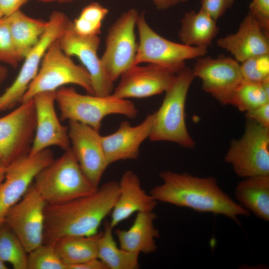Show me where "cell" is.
Listing matches in <instances>:
<instances>
[{
  "label": "cell",
  "instance_id": "cell-1",
  "mask_svg": "<svg viewBox=\"0 0 269 269\" xmlns=\"http://www.w3.org/2000/svg\"><path fill=\"white\" fill-rule=\"evenodd\" d=\"M119 195V182L105 183L92 194L57 205L47 204L43 243L61 239L97 234L103 220L111 213Z\"/></svg>",
  "mask_w": 269,
  "mask_h": 269
},
{
  "label": "cell",
  "instance_id": "cell-2",
  "mask_svg": "<svg viewBox=\"0 0 269 269\" xmlns=\"http://www.w3.org/2000/svg\"><path fill=\"white\" fill-rule=\"evenodd\" d=\"M159 176L161 184L149 192L157 202L222 215L235 221L239 216L251 214L222 190L213 177H200L170 170L162 171Z\"/></svg>",
  "mask_w": 269,
  "mask_h": 269
},
{
  "label": "cell",
  "instance_id": "cell-3",
  "mask_svg": "<svg viewBox=\"0 0 269 269\" xmlns=\"http://www.w3.org/2000/svg\"><path fill=\"white\" fill-rule=\"evenodd\" d=\"M56 104L61 121L78 122L99 132L104 119L111 115L135 118L138 110L129 99L106 96L80 94L72 87H62L55 92Z\"/></svg>",
  "mask_w": 269,
  "mask_h": 269
},
{
  "label": "cell",
  "instance_id": "cell-4",
  "mask_svg": "<svg viewBox=\"0 0 269 269\" xmlns=\"http://www.w3.org/2000/svg\"><path fill=\"white\" fill-rule=\"evenodd\" d=\"M195 78L192 69L185 66L176 74L154 119L149 139L152 141H169L192 149L195 143L187 128L185 103L189 88Z\"/></svg>",
  "mask_w": 269,
  "mask_h": 269
},
{
  "label": "cell",
  "instance_id": "cell-5",
  "mask_svg": "<svg viewBox=\"0 0 269 269\" xmlns=\"http://www.w3.org/2000/svg\"><path fill=\"white\" fill-rule=\"evenodd\" d=\"M32 184L48 205L64 203L98 188L83 173L70 148L41 170Z\"/></svg>",
  "mask_w": 269,
  "mask_h": 269
},
{
  "label": "cell",
  "instance_id": "cell-6",
  "mask_svg": "<svg viewBox=\"0 0 269 269\" xmlns=\"http://www.w3.org/2000/svg\"><path fill=\"white\" fill-rule=\"evenodd\" d=\"M69 84L78 85L88 94H93L89 73L83 66L76 64L71 57L64 53L57 39L47 50L38 73L21 102L32 99L39 93L56 92Z\"/></svg>",
  "mask_w": 269,
  "mask_h": 269
},
{
  "label": "cell",
  "instance_id": "cell-7",
  "mask_svg": "<svg viewBox=\"0 0 269 269\" xmlns=\"http://www.w3.org/2000/svg\"><path fill=\"white\" fill-rule=\"evenodd\" d=\"M136 26L139 41L134 65L143 63L155 64L176 74L185 67L187 60L207 53L208 49L188 46L161 36L148 24L144 12L139 13Z\"/></svg>",
  "mask_w": 269,
  "mask_h": 269
},
{
  "label": "cell",
  "instance_id": "cell-8",
  "mask_svg": "<svg viewBox=\"0 0 269 269\" xmlns=\"http://www.w3.org/2000/svg\"><path fill=\"white\" fill-rule=\"evenodd\" d=\"M224 160L242 178L269 175V128L246 118L243 135L232 140Z\"/></svg>",
  "mask_w": 269,
  "mask_h": 269
},
{
  "label": "cell",
  "instance_id": "cell-9",
  "mask_svg": "<svg viewBox=\"0 0 269 269\" xmlns=\"http://www.w3.org/2000/svg\"><path fill=\"white\" fill-rule=\"evenodd\" d=\"M69 20L62 12L55 11L51 13L45 31L24 57L22 65L14 80L0 95V113L21 103L29 85L38 73L47 50L60 37Z\"/></svg>",
  "mask_w": 269,
  "mask_h": 269
},
{
  "label": "cell",
  "instance_id": "cell-10",
  "mask_svg": "<svg viewBox=\"0 0 269 269\" xmlns=\"http://www.w3.org/2000/svg\"><path fill=\"white\" fill-rule=\"evenodd\" d=\"M138 15L136 9H129L108 29L105 49L100 58L107 74L114 82L134 65L137 47L135 28Z\"/></svg>",
  "mask_w": 269,
  "mask_h": 269
},
{
  "label": "cell",
  "instance_id": "cell-11",
  "mask_svg": "<svg viewBox=\"0 0 269 269\" xmlns=\"http://www.w3.org/2000/svg\"><path fill=\"white\" fill-rule=\"evenodd\" d=\"M36 128L33 99L0 118V160L7 165L14 160L29 154Z\"/></svg>",
  "mask_w": 269,
  "mask_h": 269
},
{
  "label": "cell",
  "instance_id": "cell-12",
  "mask_svg": "<svg viewBox=\"0 0 269 269\" xmlns=\"http://www.w3.org/2000/svg\"><path fill=\"white\" fill-rule=\"evenodd\" d=\"M53 159L52 151L47 148L21 156L6 166L0 183V225L4 223L8 211L22 198L37 174Z\"/></svg>",
  "mask_w": 269,
  "mask_h": 269
},
{
  "label": "cell",
  "instance_id": "cell-13",
  "mask_svg": "<svg viewBox=\"0 0 269 269\" xmlns=\"http://www.w3.org/2000/svg\"><path fill=\"white\" fill-rule=\"evenodd\" d=\"M202 81L203 90L223 105H231L235 92L243 79L240 63L232 57L203 56L192 69Z\"/></svg>",
  "mask_w": 269,
  "mask_h": 269
},
{
  "label": "cell",
  "instance_id": "cell-14",
  "mask_svg": "<svg viewBox=\"0 0 269 269\" xmlns=\"http://www.w3.org/2000/svg\"><path fill=\"white\" fill-rule=\"evenodd\" d=\"M46 205L32 184L5 216L4 223L19 239L28 253L43 243Z\"/></svg>",
  "mask_w": 269,
  "mask_h": 269
},
{
  "label": "cell",
  "instance_id": "cell-15",
  "mask_svg": "<svg viewBox=\"0 0 269 269\" xmlns=\"http://www.w3.org/2000/svg\"><path fill=\"white\" fill-rule=\"evenodd\" d=\"M60 46L67 55L76 57L89 74L93 94L106 96L113 93L114 82L107 74L98 55L99 35L82 36L74 30L69 20L58 38Z\"/></svg>",
  "mask_w": 269,
  "mask_h": 269
},
{
  "label": "cell",
  "instance_id": "cell-16",
  "mask_svg": "<svg viewBox=\"0 0 269 269\" xmlns=\"http://www.w3.org/2000/svg\"><path fill=\"white\" fill-rule=\"evenodd\" d=\"M70 149L82 172L89 180L99 187L109 166L103 148L99 132L76 122H69Z\"/></svg>",
  "mask_w": 269,
  "mask_h": 269
},
{
  "label": "cell",
  "instance_id": "cell-17",
  "mask_svg": "<svg viewBox=\"0 0 269 269\" xmlns=\"http://www.w3.org/2000/svg\"><path fill=\"white\" fill-rule=\"evenodd\" d=\"M175 77L176 74L157 65H135L121 75L112 94L125 99L150 97L165 92Z\"/></svg>",
  "mask_w": 269,
  "mask_h": 269
},
{
  "label": "cell",
  "instance_id": "cell-18",
  "mask_svg": "<svg viewBox=\"0 0 269 269\" xmlns=\"http://www.w3.org/2000/svg\"><path fill=\"white\" fill-rule=\"evenodd\" d=\"M36 128L29 154L55 146L64 151L70 148L68 127L63 125L55 109V92L38 94L33 97Z\"/></svg>",
  "mask_w": 269,
  "mask_h": 269
},
{
  "label": "cell",
  "instance_id": "cell-19",
  "mask_svg": "<svg viewBox=\"0 0 269 269\" xmlns=\"http://www.w3.org/2000/svg\"><path fill=\"white\" fill-rule=\"evenodd\" d=\"M153 119V113L149 114L134 126L128 121H123L114 133L102 135L103 148L109 165L118 161L138 158L141 144L149 137Z\"/></svg>",
  "mask_w": 269,
  "mask_h": 269
},
{
  "label": "cell",
  "instance_id": "cell-20",
  "mask_svg": "<svg viewBox=\"0 0 269 269\" xmlns=\"http://www.w3.org/2000/svg\"><path fill=\"white\" fill-rule=\"evenodd\" d=\"M217 44L230 52L239 63L258 56L269 54V34L249 12L235 33L219 38Z\"/></svg>",
  "mask_w": 269,
  "mask_h": 269
},
{
  "label": "cell",
  "instance_id": "cell-21",
  "mask_svg": "<svg viewBox=\"0 0 269 269\" xmlns=\"http://www.w3.org/2000/svg\"><path fill=\"white\" fill-rule=\"evenodd\" d=\"M119 182V195L111 212V226L114 229L134 213L152 211L157 202L141 188L138 176L127 170Z\"/></svg>",
  "mask_w": 269,
  "mask_h": 269
},
{
  "label": "cell",
  "instance_id": "cell-22",
  "mask_svg": "<svg viewBox=\"0 0 269 269\" xmlns=\"http://www.w3.org/2000/svg\"><path fill=\"white\" fill-rule=\"evenodd\" d=\"M156 214L152 211L137 213L132 226L127 230L115 231L122 249L131 252L149 254L156 250L155 239L159 231L154 226Z\"/></svg>",
  "mask_w": 269,
  "mask_h": 269
},
{
  "label": "cell",
  "instance_id": "cell-23",
  "mask_svg": "<svg viewBox=\"0 0 269 269\" xmlns=\"http://www.w3.org/2000/svg\"><path fill=\"white\" fill-rule=\"evenodd\" d=\"M235 197L250 213L269 221V175L243 178L236 185Z\"/></svg>",
  "mask_w": 269,
  "mask_h": 269
},
{
  "label": "cell",
  "instance_id": "cell-24",
  "mask_svg": "<svg viewBox=\"0 0 269 269\" xmlns=\"http://www.w3.org/2000/svg\"><path fill=\"white\" fill-rule=\"evenodd\" d=\"M219 30L216 20L200 9L184 14L178 37L181 43L187 46L208 49Z\"/></svg>",
  "mask_w": 269,
  "mask_h": 269
},
{
  "label": "cell",
  "instance_id": "cell-25",
  "mask_svg": "<svg viewBox=\"0 0 269 269\" xmlns=\"http://www.w3.org/2000/svg\"><path fill=\"white\" fill-rule=\"evenodd\" d=\"M6 16L16 51L22 60L45 31L48 20L31 17L20 10Z\"/></svg>",
  "mask_w": 269,
  "mask_h": 269
},
{
  "label": "cell",
  "instance_id": "cell-26",
  "mask_svg": "<svg viewBox=\"0 0 269 269\" xmlns=\"http://www.w3.org/2000/svg\"><path fill=\"white\" fill-rule=\"evenodd\" d=\"M104 227L103 231L99 233L98 258L108 269H138L140 254L124 250L117 246L109 221L105 222Z\"/></svg>",
  "mask_w": 269,
  "mask_h": 269
},
{
  "label": "cell",
  "instance_id": "cell-27",
  "mask_svg": "<svg viewBox=\"0 0 269 269\" xmlns=\"http://www.w3.org/2000/svg\"><path fill=\"white\" fill-rule=\"evenodd\" d=\"M99 233L90 236L66 237L52 244L67 269L98 258Z\"/></svg>",
  "mask_w": 269,
  "mask_h": 269
},
{
  "label": "cell",
  "instance_id": "cell-28",
  "mask_svg": "<svg viewBox=\"0 0 269 269\" xmlns=\"http://www.w3.org/2000/svg\"><path fill=\"white\" fill-rule=\"evenodd\" d=\"M268 102L269 77L261 83L243 80L235 92L231 105L246 113Z\"/></svg>",
  "mask_w": 269,
  "mask_h": 269
},
{
  "label": "cell",
  "instance_id": "cell-29",
  "mask_svg": "<svg viewBox=\"0 0 269 269\" xmlns=\"http://www.w3.org/2000/svg\"><path fill=\"white\" fill-rule=\"evenodd\" d=\"M27 254L11 229L5 223L0 225V259L14 269H27Z\"/></svg>",
  "mask_w": 269,
  "mask_h": 269
},
{
  "label": "cell",
  "instance_id": "cell-30",
  "mask_svg": "<svg viewBox=\"0 0 269 269\" xmlns=\"http://www.w3.org/2000/svg\"><path fill=\"white\" fill-rule=\"evenodd\" d=\"M108 12V9L99 2H91L85 6L72 21L73 28L82 36L99 35L101 32L102 22Z\"/></svg>",
  "mask_w": 269,
  "mask_h": 269
},
{
  "label": "cell",
  "instance_id": "cell-31",
  "mask_svg": "<svg viewBox=\"0 0 269 269\" xmlns=\"http://www.w3.org/2000/svg\"><path fill=\"white\" fill-rule=\"evenodd\" d=\"M27 269H67L52 244L43 243L28 253Z\"/></svg>",
  "mask_w": 269,
  "mask_h": 269
},
{
  "label": "cell",
  "instance_id": "cell-32",
  "mask_svg": "<svg viewBox=\"0 0 269 269\" xmlns=\"http://www.w3.org/2000/svg\"><path fill=\"white\" fill-rule=\"evenodd\" d=\"M240 66L243 80L261 83L269 77V54L248 59Z\"/></svg>",
  "mask_w": 269,
  "mask_h": 269
},
{
  "label": "cell",
  "instance_id": "cell-33",
  "mask_svg": "<svg viewBox=\"0 0 269 269\" xmlns=\"http://www.w3.org/2000/svg\"><path fill=\"white\" fill-rule=\"evenodd\" d=\"M21 60L16 51L6 16L0 18V61L16 67Z\"/></svg>",
  "mask_w": 269,
  "mask_h": 269
},
{
  "label": "cell",
  "instance_id": "cell-34",
  "mask_svg": "<svg viewBox=\"0 0 269 269\" xmlns=\"http://www.w3.org/2000/svg\"><path fill=\"white\" fill-rule=\"evenodd\" d=\"M249 9L250 12L258 21L264 30L269 31V0H252Z\"/></svg>",
  "mask_w": 269,
  "mask_h": 269
},
{
  "label": "cell",
  "instance_id": "cell-35",
  "mask_svg": "<svg viewBox=\"0 0 269 269\" xmlns=\"http://www.w3.org/2000/svg\"><path fill=\"white\" fill-rule=\"evenodd\" d=\"M235 0H202L200 9L217 20L230 8Z\"/></svg>",
  "mask_w": 269,
  "mask_h": 269
},
{
  "label": "cell",
  "instance_id": "cell-36",
  "mask_svg": "<svg viewBox=\"0 0 269 269\" xmlns=\"http://www.w3.org/2000/svg\"><path fill=\"white\" fill-rule=\"evenodd\" d=\"M246 118L262 127L269 128V102L245 113Z\"/></svg>",
  "mask_w": 269,
  "mask_h": 269
},
{
  "label": "cell",
  "instance_id": "cell-37",
  "mask_svg": "<svg viewBox=\"0 0 269 269\" xmlns=\"http://www.w3.org/2000/svg\"><path fill=\"white\" fill-rule=\"evenodd\" d=\"M29 0H0V9L4 16H8L20 10Z\"/></svg>",
  "mask_w": 269,
  "mask_h": 269
},
{
  "label": "cell",
  "instance_id": "cell-38",
  "mask_svg": "<svg viewBox=\"0 0 269 269\" xmlns=\"http://www.w3.org/2000/svg\"><path fill=\"white\" fill-rule=\"evenodd\" d=\"M70 269H108L99 259L95 258L82 264L71 267Z\"/></svg>",
  "mask_w": 269,
  "mask_h": 269
},
{
  "label": "cell",
  "instance_id": "cell-39",
  "mask_svg": "<svg viewBox=\"0 0 269 269\" xmlns=\"http://www.w3.org/2000/svg\"><path fill=\"white\" fill-rule=\"evenodd\" d=\"M155 6L158 9L165 10L168 9L180 3L187 1L188 0H151Z\"/></svg>",
  "mask_w": 269,
  "mask_h": 269
},
{
  "label": "cell",
  "instance_id": "cell-40",
  "mask_svg": "<svg viewBox=\"0 0 269 269\" xmlns=\"http://www.w3.org/2000/svg\"><path fill=\"white\" fill-rule=\"evenodd\" d=\"M7 75V69L0 64V84L6 79Z\"/></svg>",
  "mask_w": 269,
  "mask_h": 269
},
{
  "label": "cell",
  "instance_id": "cell-41",
  "mask_svg": "<svg viewBox=\"0 0 269 269\" xmlns=\"http://www.w3.org/2000/svg\"><path fill=\"white\" fill-rule=\"evenodd\" d=\"M6 166L0 160V183L4 179Z\"/></svg>",
  "mask_w": 269,
  "mask_h": 269
},
{
  "label": "cell",
  "instance_id": "cell-42",
  "mask_svg": "<svg viewBox=\"0 0 269 269\" xmlns=\"http://www.w3.org/2000/svg\"><path fill=\"white\" fill-rule=\"evenodd\" d=\"M42 2H69L75 0H37Z\"/></svg>",
  "mask_w": 269,
  "mask_h": 269
},
{
  "label": "cell",
  "instance_id": "cell-43",
  "mask_svg": "<svg viewBox=\"0 0 269 269\" xmlns=\"http://www.w3.org/2000/svg\"><path fill=\"white\" fill-rule=\"evenodd\" d=\"M7 269V266L5 265V263L3 262L0 259V269Z\"/></svg>",
  "mask_w": 269,
  "mask_h": 269
},
{
  "label": "cell",
  "instance_id": "cell-44",
  "mask_svg": "<svg viewBox=\"0 0 269 269\" xmlns=\"http://www.w3.org/2000/svg\"><path fill=\"white\" fill-rule=\"evenodd\" d=\"M4 15L0 9V18L3 17Z\"/></svg>",
  "mask_w": 269,
  "mask_h": 269
}]
</instances>
